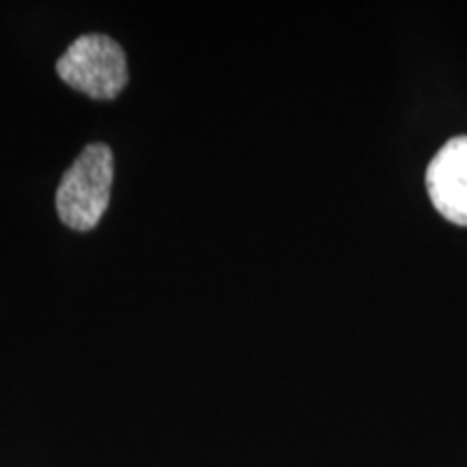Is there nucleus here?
<instances>
[{
    "label": "nucleus",
    "instance_id": "3",
    "mask_svg": "<svg viewBox=\"0 0 467 467\" xmlns=\"http://www.w3.org/2000/svg\"><path fill=\"white\" fill-rule=\"evenodd\" d=\"M426 189L443 219L467 225V137H457L437 151L426 169Z\"/></svg>",
    "mask_w": 467,
    "mask_h": 467
},
{
    "label": "nucleus",
    "instance_id": "1",
    "mask_svg": "<svg viewBox=\"0 0 467 467\" xmlns=\"http://www.w3.org/2000/svg\"><path fill=\"white\" fill-rule=\"evenodd\" d=\"M113 178V150L104 143L87 145L58 182L55 195L58 219L74 232L93 230L109 208Z\"/></svg>",
    "mask_w": 467,
    "mask_h": 467
},
{
    "label": "nucleus",
    "instance_id": "2",
    "mask_svg": "<svg viewBox=\"0 0 467 467\" xmlns=\"http://www.w3.org/2000/svg\"><path fill=\"white\" fill-rule=\"evenodd\" d=\"M57 74L93 100H113L128 85L126 52L109 35L87 33L58 57Z\"/></svg>",
    "mask_w": 467,
    "mask_h": 467
}]
</instances>
